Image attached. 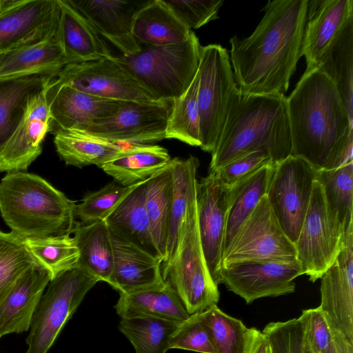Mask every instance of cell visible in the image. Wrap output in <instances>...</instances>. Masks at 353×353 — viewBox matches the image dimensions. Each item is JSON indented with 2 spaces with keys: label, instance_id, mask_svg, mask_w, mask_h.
Returning <instances> with one entry per match:
<instances>
[{
  "label": "cell",
  "instance_id": "6da1fadb",
  "mask_svg": "<svg viewBox=\"0 0 353 353\" xmlns=\"http://www.w3.org/2000/svg\"><path fill=\"white\" fill-rule=\"evenodd\" d=\"M307 6L308 0L268 1L250 36L230 38L239 88L251 94L285 95L302 56Z\"/></svg>",
  "mask_w": 353,
  "mask_h": 353
},
{
  "label": "cell",
  "instance_id": "7a4b0ae2",
  "mask_svg": "<svg viewBox=\"0 0 353 353\" xmlns=\"http://www.w3.org/2000/svg\"><path fill=\"white\" fill-rule=\"evenodd\" d=\"M290 155L316 170L353 161V119L333 82L317 68L305 70L286 97Z\"/></svg>",
  "mask_w": 353,
  "mask_h": 353
},
{
  "label": "cell",
  "instance_id": "3957f363",
  "mask_svg": "<svg viewBox=\"0 0 353 353\" xmlns=\"http://www.w3.org/2000/svg\"><path fill=\"white\" fill-rule=\"evenodd\" d=\"M256 151L267 152L274 165L290 155L286 97L251 94L236 87L211 153L210 171Z\"/></svg>",
  "mask_w": 353,
  "mask_h": 353
},
{
  "label": "cell",
  "instance_id": "277c9868",
  "mask_svg": "<svg viewBox=\"0 0 353 353\" xmlns=\"http://www.w3.org/2000/svg\"><path fill=\"white\" fill-rule=\"evenodd\" d=\"M75 203L42 177L8 173L0 182V212L11 232L25 239L70 235L78 222Z\"/></svg>",
  "mask_w": 353,
  "mask_h": 353
},
{
  "label": "cell",
  "instance_id": "5b68a950",
  "mask_svg": "<svg viewBox=\"0 0 353 353\" xmlns=\"http://www.w3.org/2000/svg\"><path fill=\"white\" fill-rule=\"evenodd\" d=\"M201 48L192 31L181 43L141 45L138 52L114 57V60L156 99L172 101L188 90L196 77Z\"/></svg>",
  "mask_w": 353,
  "mask_h": 353
},
{
  "label": "cell",
  "instance_id": "8992f818",
  "mask_svg": "<svg viewBox=\"0 0 353 353\" xmlns=\"http://www.w3.org/2000/svg\"><path fill=\"white\" fill-rule=\"evenodd\" d=\"M164 282L176 293L189 315L216 305L220 294L208 271L200 242L196 201L192 205L172 259L161 268Z\"/></svg>",
  "mask_w": 353,
  "mask_h": 353
},
{
  "label": "cell",
  "instance_id": "52a82bcc",
  "mask_svg": "<svg viewBox=\"0 0 353 353\" xmlns=\"http://www.w3.org/2000/svg\"><path fill=\"white\" fill-rule=\"evenodd\" d=\"M99 281L80 265L52 279L34 312L26 353H47L87 293Z\"/></svg>",
  "mask_w": 353,
  "mask_h": 353
},
{
  "label": "cell",
  "instance_id": "ba28073f",
  "mask_svg": "<svg viewBox=\"0 0 353 353\" xmlns=\"http://www.w3.org/2000/svg\"><path fill=\"white\" fill-rule=\"evenodd\" d=\"M198 72L200 148L212 153L223 128L232 94L237 87L228 50L219 44L202 46Z\"/></svg>",
  "mask_w": 353,
  "mask_h": 353
},
{
  "label": "cell",
  "instance_id": "9c48e42d",
  "mask_svg": "<svg viewBox=\"0 0 353 353\" xmlns=\"http://www.w3.org/2000/svg\"><path fill=\"white\" fill-rule=\"evenodd\" d=\"M345 231L329 210L323 188L315 180L308 209L294 243L297 260L310 281L321 279L334 263Z\"/></svg>",
  "mask_w": 353,
  "mask_h": 353
},
{
  "label": "cell",
  "instance_id": "30bf717a",
  "mask_svg": "<svg viewBox=\"0 0 353 353\" xmlns=\"http://www.w3.org/2000/svg\"><path fill=\"white\" fill-rule=\"evenodd\" d=\"M295 261L294 244L283 230L265 195L223 252L221 267L251 261Z\"/></svg>",
  "mask_w": 353,
  "mask_h": 353
},
{
  "label": "cell",
  "instance_id": "8fae6325",
  "mask_svg": "<svg viewBox=\"0 0 353 353\" xmlns=\"http://www.w3.org/2000/svg\"><path fill=\"white\" fill-rule=\"evenodd\" d=\"M316 170L290 155L275 165L266 196L283 230L294 244L311 199Z\"/></svg>",
  "mask_w": 353,
  "mask_h": 353
},
{
  "label": "cell",
  "instance_id": "7c38bea8",
  "mask_svg": "<svg viewBox=\"0 0 353 353\" xmlns=\"http://www.w3.org/2000/svg\"><path fill=\"white\" fill-rule=\"evenodd\" d=\"M51 82L104 99L139 103L159 101L114 57L65 65Z\"/></svg>",
  "mask_w": 353,
  "mask_h": 353
},
{
  "label": "cell",
  "instance_id": "4fadbf2b",
  "mask_svg": "<svg viewBox=\"0 0 353 353\" xmlns=\"http://www.w3.org/2000/svg\"><path fill=\"white\" fill-rule=\"evenodd\" d=\"M172 101H127L112 117L95 121L78 130L115 143L148 144L165 139ZM76 129V128H75Z\"/></svg>",
  "mask_w": 353,
  "mask_h": 353
},
{
  "label": "cell",
  "instance_id": "5bb4252c",
  "mask_svg": "<svg viewBox=\"0 0 353 353\" xmlns=\"http://www.w3.org/2000/svg\"><path fill=\"white\" fill-rule=\"evenodd\" d=\"M232 186L223 183L215 172L197 181L196 201L200 242L210 274L216 285L220 272L227 214Z\"/></svg>",
  "mask_w": 353,
  "mask_h": 353
},
{
  "label": "cell",
  "instance_id": "9a60e30c",
  "mask_svg": "<svg viewBox=\"0 0 353 353\" xmlns=\"http://www.w3.org/2000/svg\"><path fill=\"white\" fill-rule=\"evenodd\" d=\"M304 274L299 261H251L221 267L220 281L250 304L264 297L295 291L294 279Z\"/></svg>",
  "mask_w": 353,
  "mask_h": 353
},
{
  "label": "cell",
  "instance_id": "2e32d148",
  "mask_svg": "<svg viewBox=\"0 0 353 353\" xmlns=\"http://www.w3.org/2000/svg\"><path fill=\"white\" fill-rule=\"evenodd\" d=\"M59 0H21L0 13V52L59 37Z\"/></svg>",
  "mask_w": 353,
  "mask_h": 353
},
{
  "label": "cell",
  "instance_id": "e0dca14e",
  "mask_svg": "<svg viewBox=\"0 0 353 353\" xmlns=\"http://www.w3.org/2000/svg\"><path fill=\"white\" fill-rule=\"evenodd\" d=\"M320 292L319 307L327 323L353 343V223L334 263L321 278Z\"/></svg>",
  "mask_w": 353,
  "mask_h": 353
},
{
  "label": "cell",
  "instance_id": "ac0fdd59",
  "mask_svg": "<svg viewBox=\"0 0 353 353\" xmlns=\"http://www.w3.org/2000/svg\"><path fill=\"white\" fill-rule=\"evenodd\" d=\"M46 97L50 114V132L53 134L112 117L127 102L101 98L52 82L46 88Z\"/></svg>",
  "mask_w": 353,
  "mask_h": 353
},
{
  "label": "cell",
  "instance_id": "d6986e66",
  "mask_svg": "<svg viewBox=\"0 0 353 353\" xmlns=\"http://www.w3.org/2000/svg\"><path fill=\"white\" fill-rule=\"evenodd\" d=\"M352 20V0H308L302 45L305 70L318 68L323 55Z\"/></svg>",
  "mask_w": 353,
  "mask_h": 353
},
{
  "label": "cell",
  "instance_id": "ffe728a7",
  "mask_svg": "<svg viewBox=\"0 0 353 353\" xmlns=\"http://www.w3.org/2000/svg\"><path fill=\"white\" fill-rule=\"evenodd\" d=\"M50 123L45 89L30 101L17 130L0 150V172L26 170L42 152V143L50 132Z\"/></svg>",
  "mask_w": 353,
  "mask_h": 353
},
{
  "label": "cell",
  "instance_id": "44dd1931",
  "mask_svg": "<svg viewBox=\"0 0 353 353\" xmlns=\"http://www.w3.org/2000/svg\"><path fill=\"white\" fill-rule=\"evenodd\" d=\"M86 17L101 34L123 54L141 50L133 33V22L137 12L148 1L121 0H68Z\"/></svg>",
  "mask_w": 353,
  "mask_h": 353
},
{
  "label": "cell",
  "instance_id": "7402d4cb",
  "mask_svg": "<svg viewBox=\"0 0 353 353\" xmlns=\"http://www.w3.org/2000/svg\"><path fill=\"white\" fill-rule=\"evenodd\" d=\"M113 269L109 285L119 293L128 294L165 284L163 261L110 230Z\"/></svg>",
  "mask_w": 353,
  "mask_h": 353
},
{
  "label": "cell",
  "instance_id": "603a6c76",
  "mask_svg": "<svg viewBox=\"0 0 353 353\" xmlns=\"http://www.w3.org/2000/svg\"><path fill=\"white\" fill-rule=\"evenodd\" d=\"M51 277L41 265L26 270L0 303V338L30 329L31 321Z\"/></svg>",
  "mask_w": 353,
  "mask_h": 353
},
{
  "label": "cell",
  "instance_id": "cb8c5ba5",
  "mask_svg": "<svg viewBox=\"0 0 353 353\" xmlns=\"http://www.w3.org/2000/svg\"><path fill=\"white\" fill-rule=\"evenodd\" d=\"M60 70L0 77V150L17 130L30 101L46 88Z\"/></svg>",
  "mask_w": 353,
  "mask_h": 353
},
{
  "label": "cell",
  "instance_id": "d4e9b609",
  "mask_svg": "<svg viewBox=\"0 0 353 353\" xmlns=\"http://www.w3.org/2000/svg\"><path fill=\"white\" fill-rule=\"evenodd\" d=\"M59 1V35L66 65L114 58L108 44L92 23L68 0Z\"/></svg>",
  "mask_w": 353,
  "mask_h": 353
},
{
  "label": "cell",
  "instance_id": "484cf974",
  "mask_svg": "<svg viewBox=\"0 0 353 353\" xmlns=\"http://www.w3.org/2000/svg\"><path fill=\"white\" fill-rule=\"evenodd\" d=\"M148 179L134 184L104 221L110 230L152 256L161 259L152 237L145 209Z\"/></svg>",
  "mask_w": 353,
  "mask_h": 353
},
{
  "label": "cell",
  "instance_id": "4316f807",
  "mask_svg": "<svg viewBox=\"0 0 353 353\" xmlns=\"http://www.w3.org/2000/svg\"><path fill=\"white\" fill-rule=\"evenodd\" d=\"M192 31L163 0H148L135 15L132 28L133 36L140 46L181 43Z\"/></svg>",
  "mask_w": 353,
  "mask_h": 353
},
{
  "label": "cell",
  "instance_id": "83f0119b",
  "mask_svg": "<svg viewBox=\"0 0 353 353\" xmlns=\"http://www.w3.org/2000/svg\"><path fill=\"white\" fill-rule=\"evenodd\" d=\"M114 307L121 319L148 316L181 322L190 316L175 291L165 282L158 287L119 293Z\"/></svg>",
  "mask_w": 353,
  "mask_h": 353
},
{
  "label": "cell",
  "instance_id": "f1b7e54d",
  "mask_svg": "<svg viewBox=\"0 0 353 353\" xmlns=\"http://www.w3.org/2000/svg\"><path fill=\"white\" fill-rule=\"evenodd\" d=\"M173 179L172 195L170 212L166 259L168 263L177 248L183 226L192 205L196 201V171L198 159L190 156L187 159H172L170 161Z\"/></svg>",
  "mask_w": 353,
  "mask_h": 353
},
{
  "label": "cell",
  "instance_id": "f546056e",
  "mask_svg": "<svg viewBox=\"0 0 353 353\" xmlns=\"http://www.w3.org/2000/svg\"><path fill=\"white\" fill-rule=\"evenodd\" d=\"M171 159L168 150L160 145L132 144L99 168L117 183L130 186L150 178L166 167Z\"/></svg>",
  "mask_w": 353,
  "mask_h": 353
},
{
  "label": "cell",
  "instance_id": "4dcf8cb0",
  "mask_svg": "<svg viewBox=\"0 0 353 353\" xmlns=\"http://www.w3.org/2000/svg\"><path fill=\"white\" fill-rule=\"evenodd\" d=\"M54 135V143L60 158L66 165L77 168L90 165L99 168L125 148L120 143L100 139L75 128L61 130Z\"/></svg>",
  "mask_w": 353,
  "mask_h": 353
},
{
  "label": "cell",
  "instance_id": "1f68e13d",
  "mask_svg": "<svg viewBox=\"0 0 353 353\" xmlns=\"http://www.w3.org/2000/svg\"><path fill=\"white\" fill-rule=\"evenodd\" d=\"M275 165H264L231 185L223 254L245 219L253 211L261 199L266 195Z\"/></svg>",
  "mask_w": 353,
  "mask_h": 353
},
{
  "label": "cell",
  "instance_id": "d6a6232c",
  "mask_svg": "<svg viewBox=\"0 0 353 353\" xmlns=\"http://www.w3.org/2000/svg\"><path fill=\"white\" fill-rule=\"evenodd\" d=\"M79 252L78 265L99 281L109 283L114 255L109 228L104 220L78 224L73 232Z\"/></svg>",
  "mask_w": 353,
  "mask_h": 353
},
{
  "label": "cell",
  "instance_id": "836d02e7",
  "mask_svg": "<svg viewBox=\"0 0 353 353\" xmlns=\"http://www.w3.org/2000/svg\"><path fill=\"white\" fill-rule=\"evenodd\" d=\"M65 65L59 37L0 52V77L61 70Z\"/></svg>",
  "mask_w": 353,
  "mask_h": 353
},
{
  "label": "cell",
  "instance_id": "e575fe53",
  "mask_svg": "<svg viewBox=\"0 0 353 353\" xmlns=\"http://www.w3.org/2000/svg\"><path fill=\"white\" fill-rule=\"evenodd\" d=\"M173 179L170 163L149 178L145 192V209L155 247L165 261L167 255Z\"/></svg>",
  "mask_w": 353,
  "mask_h": 353
},
{
  "label": "cell",
  "instance_id": "d590c367",
  "mask_svg": "<svg viewBox=\"0 0 353 353\" xmlns=\"http://www.w3.org/2000/svg\"><path fill=\"white\" fill-rule=\"evenodd\" d=\"M317 68L333 82L353 119V20L323 55Z\"/></svg>",
  "mask_w": 353,
  "mask_h": 353
},
{
  "label": "cell",
  "instance_id": "8d00e7d4",
  "mask_svg": "<svg viewBox=\"0 0 353 353\" xmlns=\"http://www.w3.org/2000/svg\"><path fill=\"white\" fill-rule=\"evenodd\" d=\"M327 208L346 230L353 223V161L333 170H316Z\"/></svg>",
  "mask_w": 353,
  "mask_h": 353
},
{
  "label": "cell",
  "instance_id": "74e56055",
  "mask_svg": "<svg viewBox=\"0 0 353 353\" xmlns=\"http://www.w3.org/2000/svg\"><path fill=\"white\" fill-rule=\"evenodd\" d=\"M179 323L148 316L121 318L119 330L135 353H166L170 336Z\"/></svg>",
  "mask_w": 353,
  "mask_h": 353
},
{
  "label": "cell",
  "instance_id": "f35d334b",
  "mask_svg": "<svg viewBox=\"0 0 353 353\" xmlns=\"http://www.w3.org/2000/svg\"><path fill=\"white\" fill-rule=\"evenodd\" d=\"M199 75L197 72L188 90L172 100L165 139H174L192 146H201L200 119L197 104Z\"/></svg>",
  "mask_w": 353,
  "mask_h": 353
},
{
  "label": "cell",
  "instance_id": "ab89813d",
  "mask_svg": "<svg viewBox=\"0 0 353 353\" xmlns=\"http://www.w3.org/2000/svg\"><path fill=\"white\" fill-rule=\"evenodd\" d=\"M23 241L32 255L49 272L51 280L78 265L79 250L70 235L27 238Z\"/></svg>",
  "mask_w": 353,
  "mask_h": 353
},
{
  "label": "cell",
  "instance_id": "60d3db41",
  "mask_svg": "<svg viewBox=\"0 0 353 353\" xmlns=\"http://www.w3.org/2000/svg\"><path fill=\"white\" fill-rule=\"evenodd\" d=\"M41 265L23 239L0 230V303L19 277L28 268Z\"/></svg>",
  "mask_w": 353,
  "mask_h": 353
},
{
  "label": "cell",
  "instance_id": "b9f144b4",
  "mask_svg": "<svg viewBox=\"0 0 353 353\" xmlns=\"http://www.w3.org/2000/svg\"><path fill=\"white\" fill-rule=\"evenodd\" d=\"M203 319L216 353H243L249 328L241 320L216 305L203 311Z\"/></svg>",
  "mask_w": 353,
  "mask_h": 353
},
{
  "label": "cell",
  "instance_id": "7bdbcfd3",
  "mask_svg": "<svg viewBox=\"0 0 353 353\" xmlns=\"http://www.w3.org/2000/svg\"><path fill=\"white\" fill-rule=\"evenodd\" d=\"M134 185L123 186L112 182L86 195L81 203L76 205V218L84 225L104 220Z\"/></svg>",
  "mask_w": 353,
  "mask_h": 353
},
{
  "label": "cell",
  "instance_id": "ee69618b",
  "mask_svg": "<svg viewBox=\"0 0 353 353\" xmlns=\"http://www.w3.org/2000/svg\"><path fill=\"white\" fill-rule=\"evenodd\" d=\"M168 348L216 353L203 319V311L179 322L170 336Z\"/></svg>",
  "mask_w": 353,
  "mask_h": 353
},
{
  "label": "cell",
  "instance_id": "f6af8a7d",
  "mask_svg": "<svg viewBox=\"0 0 353 353\" xmlns=\"http://www.w3.org/2000/svg\"><path fill=\"white\" fill-rule=\"evenodd\" d=\"M298 319L305 350L310 353H335L327 321L319 307L302 310Z\"/></svg>",
  "mask_w": 353,
  "mask_h": 353
},
{
  "label": "cell",
  "instance_id": "bcb514c9",
  "mask_svg": "<svg viewBox=\"0 0 353 353\" xmlns=\"http://www.w3.org/2000/svg\"><path fill=\"white\" fill-rule=\"evenodd\" d=\"M189 28L198 29L218 18L222 0H163Z\"/></svg>",
  "mask_w": 353,
  "mask_h": 353
},
{
  "label": "cell",
  "instance_id": "7dc6e473",
  "mask_svg": "<svg viewBox=\"0 0 353 353\" xmlns=\"http://www.w3.org/2000/svg\"><path fill=\"white\" fill-rule=\"evenodd\" d=\"M262 332L268 336L272 353H303L301 326L298 318L269 323Z\"/></svg>",
  "mask_w": 353,
  "mask_h": 353
},
{
  "label": "cell",
  "instance_id": "c3c4849f",
  "mask_svg": "<svg viewBox=\"0 0 353 353\" xmlns=\"http://www.w3.org/2000/svg\"><path fill=\"white\" fill-rule=\"evenodd\" d=\"M269 163L273 164L267 152L256 151L240 157L212 172H215L223 183L232 185L247 174Z\"/></svg>",
  "mask_w": 353,
  "mask_h": 353
},
{
  "label": "cell",
  "instance_id": "681fc988",
  "mask_svg": "<svg viewBox=\"0 0 353 353\" xmlns=\"http://www.w3.org/2000/svg\"><path fill=\"white\" fill-rule=\"evenodd\" d=\"M243 353H272L268 336L255 327L249 328Z\"/></svg>",
  "mask_w": 353,
  "mask_h": 353
},
{
  "label": "cell",
  "instance_id": "f907efd6",
  "mask_svg": "<svg viewBox=\"0 0 353 353\" xmlns=\"http://www.w3.org/2000/svg\"><path fill=\"white\" fill-rule=\"evenodd\" d=\"M328 325L332 334L335 353H353V343H351L341 332L329 323Z\"/></svg>",
  "mask_w": 353,
  "mask_h": 353
},
{
  "label": "cell",
  "instance_id": "816d5d0a",
  "mask_svg": "<svg viewBox=\"0 0 353 353\" xmlns=\"http://www.w3.org/2000/svg\"><path fill=\"white\" fill-rule=\"evenodd\" d=\"M21 0H0V13L20 2Z\"/></svg>",
  "mask_w": 353,
  "mask_h": 353
},
{
  "label": "cell",
  "instance_id": "f5cc1de1",
  "mask_svg": "<svg viewBox=\"0 0 353 353\" xmlns=\"http://www.w3.org/2000/svg\"><path fill=\"white\" fill-rule=\"evenodd\" d=\"M303 344V343H302ZM303 353H310L308 351H307L306 350L304 349L303 346Z\"/></svg>",
  "mask_w": 353,
  "mask_h": 353
}]
</instances>
